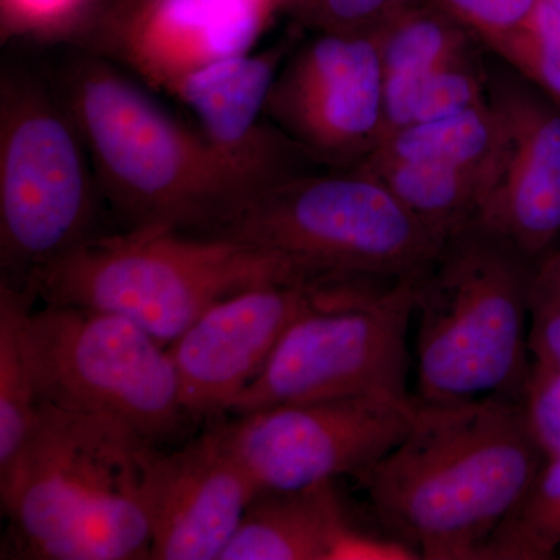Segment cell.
Segmentation results:
<instances>
[{
    "label": "cell",
    "instance_id": "obj_12",
    "mask_svg": "<svg viewBox=\"0 0 560 560\" xmlns=\"http://www.w3.org/2000/svg\"><path fill=\"white\" fill-rule=\"evenodd\" d=\"M272 11L265 0H125L97 18L80 49L172 94L197 70L253 51Z\"/></svg>",
    "mask_w": 560,
    "mask_h": 560
},
{
    "label": "cell",
    "instance_id": "obj_25",
    "mask_svg": "<svg viewBox=\"0 0 560 560\" xmlns=\"http://www.w3.org/2000/svg\"><path fill=\"white\" fill-rule=\"evenodd\" d=\"M419 0H293L319 32L377 35Z\"/></svg>",
    "mask_w": 560,
    "mask_h": 560
},
{
    "label": "cell",
    "instance_id": "obj_11",
    "mask_svg": "<svg viewBox=\"0 0 560 560\" xmlns=\"http://www.w3.org/2000/svg\"><path fill=\"white\" fill-rule=\"evenodd\" d=\"M267 119L324 167L360 165L386 130L375 35L319 32L280 66Z\"/></svg>",
    "mask_w": 560,
    "mask_h": 560
},
{
    "label": "cell",
    "instance_id": "obj_27",
    "mask_svg": "<svg viewBox=\"0 0 560 560\" xmlns=\"http://www.w3.org/2000/svg\"><path fill=\"white\" fill-rule=\"evenodd\" d=\"M523 410L534 440L547 458L560 455V371L534 363L523 394Z\"/></svg>",
    "mask_w": 560,
    "mask_h": 560
},
{
    "label": "cell",
    "instance_id": "obj_3",
    "mask_svg": "<svg viewBox=\"0 0 560 560\" xmlns=\"http://www.w3.org/2000/svg\"><path fill=\"white\" fill-rule=\"evenodd\" d=\"M79 128L98 189L128 228L201 234L276 179L217 149L168 116L119 66L84 49L57 80Z\"/></svg>",
    "mask_w": 560,
    "mask_h": 560
},
{
    "label": "cell",
    "instance_id": "obj_22",
    "mask_svg": "<svg viewBox=\"0 0 560 560\" xmlns=\"http://www.w3.org/2000/svg\"><path fill=\"white\" fill-rule=\"evenodd\" d=\"M560 548V455L545 459L521 503L475 560H548Z\"/></svg>",
    "mask_w": 560,
    "mask_h": 560
},
{
    "label": "cell",
    "instance_id": "obj_4",
    "mask_svg": "<svg viewBox=\"0 0 560 560\" xmlns=\"http://www.w3.org/2000/svg\"><path fill=\"white\" fill-rule=\"evenodd\" d=\"M537 259L478 221L453 232L416 290V372L423 404L523 399L533 359Z\"/></svg>",
    "mask_w": 560,
    "mask_h": 560
},
{
    "label": "cell",
    "instance_id": "obj_8",
    "mask_svg": "<svg viewBox=\"0 0 560 560\" xmlns=\"http://www.w3.org/2000/svg\"><path fill=\"white\" fill-rule=\"evenodd\" d=\"M90 154L60 95L24 70L0 81L2 283L33 276L94 237L98 189Z\"/></svg>",
    "mask_w": 560,
    "mask_h": 560
},
{
    "label": "cell",
    "instance_id": "obj_26",
    "mask_svg": "<svg viewBox=\"0 0 560 560\" xmlns=\"http://www.w3.org/2000/svg\"><path fill=\"white\" fill-rule=\"evenodd\" d=\"M489 50L528 20L539 0H429Z\"/></svg>",
    "mask_w": 560,
    "mask_h": 560
},
{
    "label": "cell",
    "instance_id": "obj_24",
    "mask_svg": "<svg viewBox=\"0 0 560 560\" xmlns=\"http://www.w3.org/2000/svg\"><path fill=\"white\" fill-rule=\"evenodd\" d=\"M98 0H0L2 40H81L101 16Z\"/></svg>",
    "mask_w": 560,
    "mask_h": 560
},
{
    "label": "cell",
    "instance_id": "obj_20",
    "mask_svg": "<svg viewBox=\"0 0 560 560\" xmlns=\"http://www.w3.org/2000/svg\"><path fill=\"white\" fill-rule=\"evenodd\" d=\"M35 300L28 290L0 283V475L13 466L38 419V385L25 342Z\"/></svg>",
    "mask_w": 560,
    "mask_h": 560
},
{
    "label": "cell",
    "instance_id": "obj_31",
    "mask_svg": "<svg viewBox=\"0 0 560 560\" xmlns=\"http://www.w3.org/2000/svg\"><path fill=\"white\" fill-rule=\"evenodd\" d=\"M550 2L556 7V9L560 10V0H550Z\"/></svg>",
    "mask_w": 560,
    "mask_h": 560
},
{
    "label": "cell",
    "instance_id": "obj_2",
    "mask_svg": "<svg viewBox=\"0 0 560 560\" xmlns=\"http://www.w3.org/2000/svg\"><path fill=\"white\" fill-rule=\"evenodd\" d=\"M158 447L113 420L40 401L7 474L2 559H150Z\"/></svg>",
    "mask_w": 560,
    "mask_h": 560
},
{
    "label": "cell",
    "instance_id": "obj_7",
    "mask_svg": "<svg viewBox=\"0 0 560 560\" xmlns=\"http://www.w3.org/2000/svg\"><path fill=\"white\" fill-rule=\"evenodd\" d=\"M427 271V270H425ZM397 279L334 276L287 329L231 412L348 397L410 400L408 330L423 272Z\"/></svg>",
    "mask_w": 560,
    "mask_h": 560
},
{
    "label": "cell",
    "instance_id": "obj_17",
    "mask_svg": "<svg viewBox=\"0 0 560 560\" xmlns=\"http://www.w3.org/2000/svg\"><path fill=\"white\" fill-rule=\"evenodd\" d=\"M353 525L334 481L259 493L221 560H335Z\"/></svg>",
    "mask_w": 560,
    "mask_h": 560
},
{
    "label": "cell",
    "instance_id": "obj_6",
    "mask_svg": "<svg viewBox=\"0 0 560 560\" xmlns=\"http://www.w3.org/2000/svg\"><path fill=\"white\" fill-rule=\"evenodd\" d=\"M197 235L272 250L320 276L382 279L425 271L445 242L360 167L264 187Z\"/></svg>",
    "mask_w": 560,
    "mask_h": 560
},
{
    "label": "cell",
    "instance_id": "obj_29",
    "mask_svg": "<svg viewBox=\"0 0 560 560\" xmlns=\"http://www.w3.org/2000/svg\"><path fill=\"white\" fill-rule=\"evenodd\" d=\"M534 279L560 293V249L545 254L537 260Z\"/></svg>",
    "mask_w": 560,
    "mask_h": 560
},
{
    "label": "cell",
    "instance_id": "obj_30",
    "mask_svg": "<svg viewBox=\"0 0 560 560\" xmlns=\"http://www.w3.org/2000/svg\"><path fill=\"white\" fill-rule=\"evenodd\" d=\"M265 2L270 3L272 9H276V7H279L280 3H291L293 0H265Z\"/></svg>",
    "mask_w": 560,
    "mask_h": 560
},
{
    "label": "cell",
    "instance_id": "obj_21",
    "mask_svg": "<svg viewBox=\"0 0 560 560\" xmlns=\"http://www.w3.org/2000/svg\"><path fill=\"white\" fill-rule=\"evenodd\" d=\"M488 83L489 72L470 44L415 83L385 94V136L480 105L488 101Z\"/></svg>",
    "mask_w": 560,
    "mask_h": 560
},
{
    "label": "cell",
    "instance_id": "obj_5",
    "mask_svg": "<svg viewBox=\"0 0 560 560\" xmlns=\"http://www.w3.org/2000/svg\"><path fill=\"white\" fill-rule=\"evenodd\" d=\"M323 278L289 257L246 243L142 226L94 235L36 272L25 290L44 304L124 316L168 346L232 294Z\"/></svg>",
    "mask_w": 560,
    "mask_h": 560
},
{
    "label": "cell",
    "instance_id": "obj_19",
    "mask_svg": "<svg viewBox=\"0 0 560 560\" xmlns=\"http://www.w3.org/2000/svg\"><path fill=\"white\" fill-rule=\"evenodd\" d=\"M357 167L382 180L431 231L448 235L477 221L489 184L470 173L430 162L370 156Z\"/></svg>",
    "mask_w": 560,
    "mask_h": 560
},
{
    "label": "cell",
    "instance_id": "obj_23",
    "mask_svg": "<svg viewBox=\"0 0 560 560\" xmlns=\"http://www.w3.org/2000/svg\"><path fill=\"white\" fill-rule=\"evenodd\" d=\"M492 51L560 109V10L550 0H539Z\"/></svg>",
    "mask_w": 560,
    "mask_h": 560
},
{
    "label": "cell",
    "instance_id": "obj_1",
    "mask_svg": "<svg viewBox=\"0 0 560 560\" xmlns=\"http://www.w3.org/2000/svg\"><path fill=\"white\" fill-rule=\"evenodd\" d=\"M418 401L407 436L357 480L383 525L420 559L475 560L547 456L522 400Z\"/></svg>",
    "mask_w": 560,
    "mask_h": 560
},
{
    "label": "cell",
    "instance_id": "obj_13",
    "mask_svg": "<svg viewBox=\"0 0 560 560\" xmlns=\"http://www.w3.org/2000/svg\"><path fill=\"white\" fill-rule=\"evenodd\" d=\"M324 279L272 283L232 294L168 345L191 419L231 410L293 320L312 304Z\"/></svg>",
    "mask_w": 560,
    "mask_h": 560
},
{
    "label": "cell",
    "instance_id": "obj_15",
    "mask_svg": "<svg viewBox=\"0 0 560 560\" xmlns=\"http://www.w3.org/2000/svg\"><path fill=\"white\" fill-rule=\"evenodd\" d=\"M257 495L223 425L179 451H158L149 477L150 559L221 560Z\"/></svg>",
    "mask_w": 560,
    "mask_h": 560
},
{
    "label": "cell",
    "instance_id": "obj_28",
    "mask_svg": "<svg viewBox=\"0 0 560 560\" xmlns=\"http://www.w3.org/2000/svg\"><path fill=\"white\" fill-rule=\"evenodd\" d=\"M528 346L534 363L560 371V293L533 279Z\"/></svg>",
    "mask_w": 560,
    "mask_h": 560
},
{
    "label": "cell",
    "instance_id": "obj_10",
    "mask_svg": "<svg viewBox=\"0 0 560 560\" xmlns=\"http://www.w3.org/2000/svg\"><path fill=\"white\" fill-rule=\"evenodd\" d=\"M418 397H389L280 405L226 423L228 444L257 492H293L359 478L410 431Z\"/></svg>",
    "mask_w": 560,
    "mask_h": 560
},
{
    "label": "cell",
    "instance_id": "obj_9",
    "mask_svg": "<svg viewBox=\"0 0 560 560\" xmlns=\"http://www.w3.org/2000/svg\"><path fill=\"white\" fill-rule=\"evenodd\" d=\"M25 342L44 404L113 420L154 447L190 418L168 346L124 316L44 304Z\"/></svg>",
    "mask_w": 560,
    "mask_h": 560
},
{
    "label": "cell",
    "instance_id": "obj_18",
    "mask_svg": "<svg viewBox=\"0 0 560 560\" xmlns=\"http://www.w3.org/2000/svg\"><path fill=\"white\" fill-rule=\"evenodd\" d=\"M370 156L458 168L486 180L492 191L506 158V132L488 95V101L455 116L389 132Z\"/></svg>",
    "mask_w": 560,
    "mask_h": 560
},
{
    "label": "cell",
    "instance_id": "obj_16",
    "mask_svg": "<svg viewBox=\"0 0 560 560\" xmlns=\"http://www.w3.org/2000/svg\"><path fill=\"white\" fill-rule=\"evenodd\" d=\"M287 51L279 44L213 62L186 77L172 92L195 114L202 135L217 149L276 179L323 167L271 121L261 120Z\"/></svg>",
    "mask_w": 560,
    "mask_h": 560
},
{
    "label": "cell",
    "instance_id": "obj_14",
    "mask_svg": "<svg viewBox=\"0 0 560 560\" xmlns=\"http://www.w3.org/2000/svg\"><path fill=\"white\" fill-rule=\"evenodd\" d=\"M488 95L506 158L477 221L539 260L560 235V109L510 68L489 72Z\"/></svg>",
    "mask_w": 560,
    "mask_h": 560
}]
</instances>
